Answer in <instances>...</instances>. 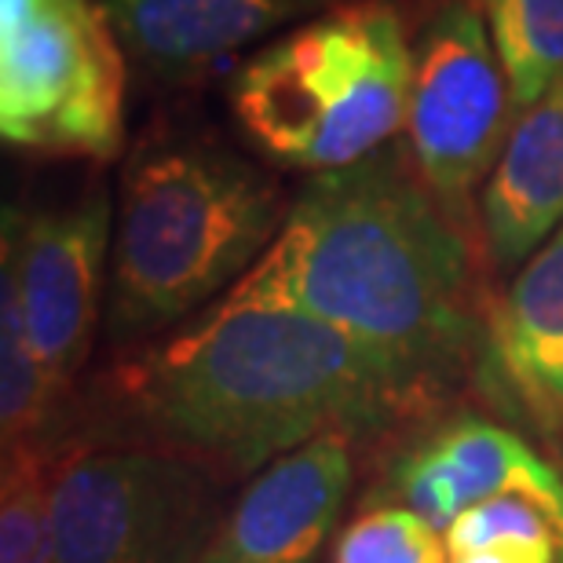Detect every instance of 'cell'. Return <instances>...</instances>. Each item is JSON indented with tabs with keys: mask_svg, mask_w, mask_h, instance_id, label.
<instances>
[{
	"mask_svg": "<svg viewBox=\"0 0 563 563\" xmlns=\"http://www.w3.org/2000/svg\"><path fill=\"white\" fill-rule=\"evenodd\" d=\"M352 439L319 435L256 472L195 563H319L352 490Z\"/></svg>",
	"mask_w": 563,
	"mask_h": 563,
	"instance_id": "obj_9",
	"label": "cell"
},
{
	"mask_svg": "<svg viewBox=\"0 0 563 563\" xmlns=\"http://www.w3.org/2000/svg\"><path fill=\"white\" fill-rule=\"evenodd\" d=\"M278 187L209 140L146 146L125 168L110 245L107 336L165 333L253 272L282 231Z\"/></svg>",
	"mask_w": 563,
	"mask_h": 563,
	"instance_id": "obj_3",
	"label": "cell"
},
{
	"mask_svg": "<svg viewBox=\"0 0 563 563\" xmlns=\"http://www.w3.org/2000/svg\"><path fill=\"white\" fill-rule=\"evenodd\" d=\"M110 245L114 206L110 190L99 184L63 209L4 212L0 264L15 275L33 355L55 396H63L92 352L99 300L110 282Z\"/></svg>",
	"mask_w": 563,
	"mask_h": 563,
	"instance_id": "obj_8",
	"label": "cell"
},
{
	"mask_svg": "<svg viewBox=\"0 0 563 563\" xmlns=\"http://www.w3.org/2000/svg\"><path fill=\"white\" fill-rule=\"evenodd\" d=\"M55 402L59 396L33 355L15 275L8 264H0V432H4V450L33 446V439L48 428Z\"/></svg>",
	"mask_w": 563,
	"mask_h": 563,
	"instance_id": "obj_15",
	"label": "cell"
},
{
	"mask_svg": "<svg viewBox=\"0 0 563 563\" xmlns=\"http://www.w3.org/2000/svg\"><path fill=\"white\" fill-rule=\"evenodd\" d=\"M413 44L385 0L333 8L282 33L231 81V110L267 162L333 173L407 129Z\"/></svg>",
	"mask_w": 563,
	"mask_h": 563,
	"instance_id": "obj_4",
	"label": "cell"
},
{
	"mask_svg": "<svg viewBox=\"0 0 563 563\" xmlns=\"http://www.w3.org/2000/svg\"><path fill=\"white\" fill-rule=\"evenodd\" d=\"M520 118L509 74L472 0H439L413 41L407 136L424 184L468 239L479 231L476 187Z\"/></svg>",
	"mask_w": 563,
	"mask_h": 563,
	"instance_id": "obj_7",
	"label": "cell"
},
{
	"mask_svg": "<svg viewBox=\"0 0 563 563\" xmlns=\"http://www.w3.org/2000/svg\"><path fill=\"white\" fill-rule=\"evenodd\" d=\"M479 11L523 114L563 74V0H479Z\"/></svg>",
	"mask_w": 563,
	"mask_h": 563,
	"instance_id": "obj_14",
	"label": "cell"
},
{
	"mask_svg": "<svg viewBox=\"0 0 563 563\" xmlns=\"http://www.w3.org/2000/svg\"><path fill=\"white\" fill-rule=\"evenodd\" d=\"M0 136L19 151L110 162L125 143V44L107 4L37 0L0 26Z\"/></svg>",
	"mask_w": 563,
	"mask_h": 563,
	"instance_id": "obj_6",
	"label": "cell"
},
{
	"mask_svg": "<svg viewBox=\"0 0 563 563\" xmlns=\"http://www.w3.org/2000/svg\"><path fill=\"white\" fill-rule=\"evenodd\" d=\"M333 563H450L446 538L407 505L358 512L333 545Z\"/></svg>",
	"mask_w": 563,
	"mask_h": 563,
	"instance_id": "obj_17",
	"label": "cell"
},
{
	"mask_svg": "<svg viewBox=\"0 0 563 563\" xmlns=\"http://www.w3.org/2000/svg\"><path fill=\"white\" fill-rule=\"evenodd\" d=\"M319 0H107L121 44L162 74H198Z\"/></svg>",
	"mask_w": 563,
	"mask_h": 563,
	"instance_id": "obj_13",
	"label": "cell"
},
{
	"mask_svg": "<svg viewBox=\"0 0 563 563\" xmlns=\"http://www.w3.org/2000/svg\"><path fill=\"white\" fill-rule=\"evenodd\" d=\"M563 228V74L527 107L479 198V234L490 264L520 272Z\"/></svg>",
	"mask_w": 563,
	"mask_h": 563,
	"instance_id": "obj_11",
	"label": "cell"
},
{
	"mask_svg": "<svg viewBox=\"0 0 563 563\" xmlns=\"http://www.w3.org/2000/svg\"><path fill=\"white\" fill-rule=\"evenodd\" d=\"M217 472L168 446H92L48 472L52 563H195L223 520Z\"/></svg>",
	"mask_w": 563,
	"mask_h": 563,
	"instance_id": "obj_5",
	"label": "cell"
},
{
	"mask_svg": "<svg viewBox=\"0 0 563 563\" xmlns=\"http://www.w3.org/2000/svg\"><path fill=\"white\" fill-rule=\"evenodd\" d=\"M231 292L355 336L424 396L457 374L479 336L472 239L424 184L410 143L311 176Z\"/></svg>",
	"mask_w": 563,
	"mask_h": 563,
	"instance_id": "obj_1",
	"label": "cell"
},
{
	"mask_svg": "<svg viewBox=\"0 0 563 563\" xmlns=\"http://www.w3.org/2000/svg\"><path fill=\"white\" fill-rule=\"evenodd\" d=\"M483 369L505 407L538 432H563V228L487 311Z\"/></svg>",
	"mask_w": 563,
	"mask_h": 563,
	"instance_id": "obj_10",
	"label": "cell"
},
{
	"mask_svg": "<svg viewBox=\"0 0 563 563\" xmlns=\"http://www.w3.org/2000/svg\"><path fill=\"white\" fill-rule=\"evenodd\" d=\"M549 465L509 428L461 418L424 435L391 465V501L424 516L439 534L472 505L498 498L505 490L527 487Z\"/></svg>",
	"mask_w": 563,
	"mask_h": 563,
	"instance_id": "obj_12",
	"label": "cell"
},
{
	"mask_svg": "<svg viewBox=\"0 0 563 563\" xmlns=\"http://www.w3.org/2000/svg\"><path fill=\"white\" fill-rule=\"evenodd\" d=\"M0 563H52L48 468L37 446L4 450L0 479Z\"/></svg>",
	"mask_w": 563,
	"mask_h": 563,
	"instance_id": "obj_16",
	"label": "cell"
},
{
	"mask_svg": "<svg viewBox=\"0 0 563 563\" xmlns=\"http://www.w3.org/2000/svg\"><path fill=\"white\" fill-rule=\"evenodd\" d=\"M125 396L157 446L228 476L330 432L366 435L428 399L355 336L239 292L140 358Z\"/></svg>",
	"mask_w": 563,
	"mask_h": 563,
	"instance_id": "obj_2",
	"label": "cell"
}]
</instances>
